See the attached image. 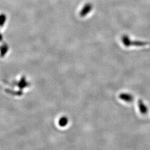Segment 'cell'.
Returning a JSON list of instances; mask_svg holds the SVG:
<instances>
[{
    "instance_id": "6da1fadb",
    "label": "cell",
    "mask_w": 150,
    "mask_h": 150,
    "mask_svg": "<svg viewBox=\"0 0 150 150\" xmlns=\"http://www.w3.org/2000/svg\"><path fill=\"white\" fill-rule=\"evenodd\" d=\"M91 8H92V5L90 4H87L85 6V7H83V8L82 9V11L81 12V14L82 15H85L87 14L88 12H89L91 11Z\"/></svg>"
}]
</instances>
